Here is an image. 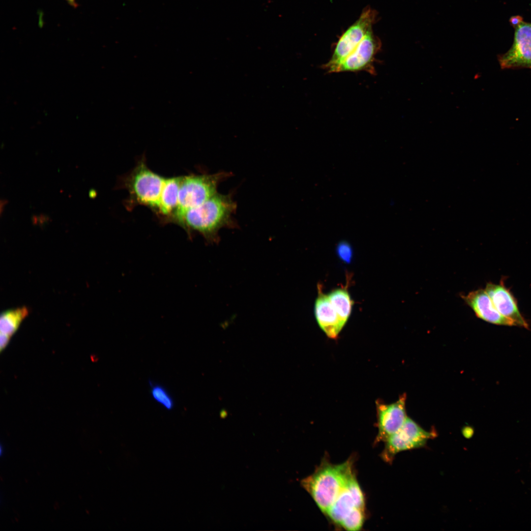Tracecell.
<instances>
[{"instance_id": "1", "label": "cell", "mask_w": 531, "mask_h": 531, "mask_svg": "<svg viewBox=\"0 0 531 531\" xmlns=\"http://www.w3.org/2000/svg\"><path fill=\"white\" fill-rule=\"evenodd\" d=\"M236 207L232 193L217 192L202 204L178 215L172 222L179 225L189 235L197 232L208 243H216L219 241V232L221 229L236 227L233 216Z\"/></svg>"}, {"instance_id": "2", "label": "cell", "mask_w": 531, "mask_h": 531, "mask_svg": "<svg viewBox=\"0 0 531 531\" xmlns=\"http://www.w3.org/2000/svg\"><path fill=\"white\" fill-rule=\"evenodd\" d=\"M353 474L350 461L338 465L324 463L304 479L301 484L321 510L326 514Z\"/></svg>"}, {"instance_id": "3", "label": "cell", "mask_w": 531, "mask_h": 531, "mask_svg": "<svg viewBox=\"0 0 531 531\" xmlns=\"http://www.w3.org/2000/svg\"><path fill=\"white\" fill-rule=\"evenodd\" d=\"M166 178L149 169L145 161H140L123 181L129 193L130 205L148 206L157 212Z\"/></svg>"}, {"instance_id": "4", "label": "cell", "mask_w": 531, "mask_h": 531, "mask_svg": "<svg viewBox=\"0 0 531 531\" xmlns=\"http://www.w3.org/2000/svg\"><path fill=\"white\" fill-rule=\"evenodd\" d=\"M231 175L230 173L219 172L181 177L178 207L170 222L184 211L202 204L214 196L217 193L219 184Z\"/></svg>"}, {"instance_id": "5", "label": "cell", "mask_w": 531, "mask_h": 531, "mask_svg": "<svg viewBox=\"0 0 531 531\" xmlns=\"http://www.w3.org/2000/svg\"><path fill=\"white\" fill-rule=\"evenodd\" d=\"M377 15V12L374 9L365 8L358 19L342 34L336 44L330 59L323 66L328 73H335L340 63L354 51L372 29Z\"/></svg>"}, {"instance_id": "6", "label": "cell", "mask_w": 531, "mask_h": 531, "mask_svg": "<svg viewBox=\"0 0 531 531\" xmlns=\"http://www.w3.org/2000/svg\"><path fill=\"white\" fill-rule=\"evenodd\" d=\"M435 436L434 432L424 430L408 417L403 426L385 442L382 457L389 463L399 452L423 447Z\"/></svg>"}, {"instance_id": "7", "label": "cell", "mask_w": 531, "mask_h": 531, "mask_svg": "<svg viewBox=\"0 0 531 531\" xmlns=\"http://www.w3.org/2000/svg\"><path fill=\"white\" fill-rule=\"evenodd\" d=\"M381 46V40L371 29L354 51L340 63L335 73L364 71L375 75V57Z\"/></svg>"}, {"instance_id": "8", "label": "cell", "mask_w": 531, "mask_h": 531, "mask_svg": "<svg viewBox=\"0 0 531 531\" xmlns=\"http://www.w3.org/2000/svg\"><path fill=\"white\" fill-rule=\"evenodd\" d=\"M514 41L510 49L499 58L502 68L531 69V23L522 21L514 27Z\"/></svg>"}, {"instance_id": "9", "label": "cell", "mask_w": 531, "mask_h": 531, "mask_svg": "<svg viewBox=\"0 0 531 531\" xmlns=\"http://www.w3.org/2000/svg\"><path fill=\"white\" fill-rule=\"evenodd\" d=\"M405 394L393 403L377 404L378 433L375 442H385L404 424L408 416Z\"/></svg>"}, {"instance_id": "10", "label": "cell", "mask_w": 531, "mask_h": 531, "mask_svg": "<svg viewBox=\"0 0 531 531\" xmlns=\"http://www.w3.org/2000/svg\"><path fill=\"white\" fill-rule=\"evenodd\" d=\"M364 504L362 492L353 474L326 514L333 522L340 525L354 509H364Z\"/></svg>"}, {"instance_id": "11", "label": "cell", "mask_w": 531, "mask_h": 531, "mask_svg": "<svg viewBox=\"0 0 531 531\" xmlns=\"http://www.w3.org/2000/svg\"><path fill=\"white\" fill-rule=\"evenodd\" d=\"M485 290L496 309L502 315L513 321L516 326L528 328V324L519 309L516 298L503 282L487 283Z\"/></svg>"}, {"instance_id": "12", "label": "cell", "mask_w": 531, "mask_h": 531, "mask_svg": "<svg viewBox=\"0 0 531 531\" xmlns=\"http://www.w3.org/2000/svg\"><path fill=\"white\" fill-rule=\"evenodd\" d=\"M462 297L479 319L495 324L516 326L513 321L497 311L485 289L471 292Z\"/></svg>"}, {"instance_id": "13", "label": "cell", "mask_w": 531, "mask_h": 531, "mask_svg": "<svg viewBox=\"0 0 531 531\" xmlns=\"http://www.w3.org/2000/svg\"><path fill=\"white\" fill-rule=\"evenodd\" d=\"M321 286L318 285V296L315 304V314L319 326L326 335L336 338L345 324L329 301L327 295L322 292Z\"/></svg>"}, {"instance_id": "14", "label": "cell", "mask_w": 531, "mask_h": 531, "mask_svg": "<svg viewBox=\"0 0 531 531\" xmlns=\"http://www.w3.org/2000/svg\"><path fill=\"white\" fill-rule=\"evenodd\" d=\"M180 179L181 177L166 178L156 212L165 219V221L169 222L177 209Z\"/></svg>"}, {"instance_id": "15", "label": "cell", "mask_w": 531, "mask_h": 531, "mask_svg": "<svg viewBox=\"0 0 531 531\" xmlns=\"http://www.w3.org/2000/svg\"><path fill=\"white\" fill-rule=\"evenodd\" d=\"M328 299L342 321L345 324L349 318L353 301L345 289H337L327 295Z\"/></svg>"}, {"instance_id": "16", "label": "cell", "mask_w": 531, "mask_h": 531, "mask_svg": "<svg viewBox=\"0 0 531 531\" xmlns=\"http://www.w3.org/2000/svg\"><path fill=\"white\" fill-rule=\"evenodd\" d=\"M29 312L28 308L25 307L3 312L0 319V332L11 336Z\"/></svg>"}, {"instance_id": "17", "label": "cell", "mask_w": 531, "mask_h": 531, "mask_svg": "<svg viewBox=\"0 0 531 531\" xmlns=\"http://www.w3.org/2000/svg\"><path fill=\"white\" fill-rule=\"evenodd\" d=\"M364 520V509L356 507L344 518L339 525L347 531H358L361 528Z\"/></svg>"}, {"instance_id": "18", "label": "cell", "mask_w": 531, "mask_h": 531, "mask_svg": "<svg viewBox=\"0 0 531 531\" xmlns=\"http://www.w3.org/2000/svg\"><path fill=\"white\" fill-rule=\"evenodd\" d=\"M151 394L153 399L166 409L170 410L173 409L174 400L163 386L159 384L152 386Z\"/></svg>"}, {"instance_id": "19", "label": "cell", "mask_w": 531, "mask_h": 531, "mask_svg": "<svg viewBox=\"0 0 531 531\" xmlns=\"http://www.w3.org/2000/svg\"><path fill=\"white\" fill-rule=\"evenodd\" d=\"M336 253L340 260L346 264H350L353 258V249L351 245L346 241L339 242L336 247Z\"/></svg>"}, {"instance_id": "20", "label": "cell", "mask_w": 531, "mask_h": 531, "mask_svg": "<svg viewBox=\"0 0 531 531\" xmlns=\"http://www.w3.org/2000/svg\"><path fill=\"white\" fill-rule=\"evenodd\" d=\"M10 336L0 332V350L2 351L7 345L10 338Z\"/></svg>"}, {"instance_id": "21", "label": "cell", "mask_w": 531, "mask_h": 531, "mask_svg": "<svg viewBox=\"0 0 531 531\" xmlns=\"http://www.w3.org/2000/svg\"><path fill=\"white\" fill-rule=\"evenodd\" d=\"M523 19L520 16H514L510 18L509 22L511 25L514 28L519 25Z\"/></svg>"}, {"instance_id": "22", "label": "cell", "mask_w": 531, "mask_h": 531, "mask_svg": "<svg viewBox=\"0 0 531 531\" xmlns=\"http://www.w3.org/2000/svg\"><path fill=\"white\" fill-rule=\"evenodd\" d=\"M67 2L73 7H76L77 4L76 2V0H65Z\"/></svg>"}, {"instance_id": "23", "label": "cell", "mask_w": 531, "mask_h": 531, "mask_svg": "<svg viewBox=\"0 0 531 531\" xmlns=\"http://www.w3.org/2000/svg\"><path fill=\"white\" fill-rule=\"evenodd\" d=\"M96 195V192L94 190H91L89 193V196L90 197H94Z\"/></svg>"}]
</instances>
